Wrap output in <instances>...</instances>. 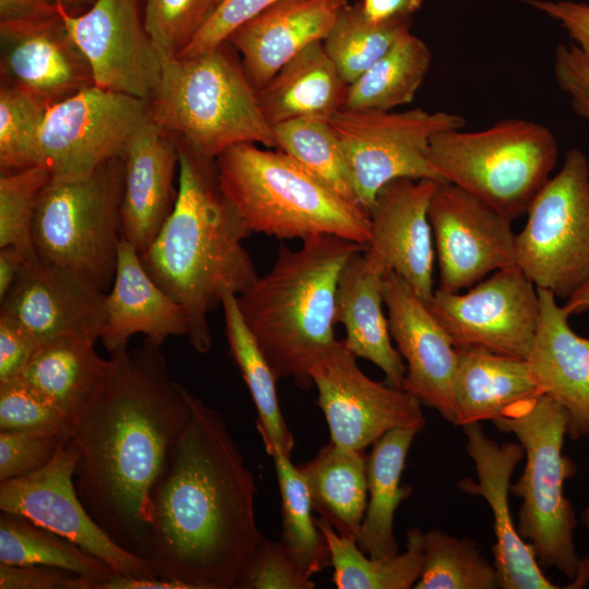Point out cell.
<instances>
[{
  "label": "cell",
  "mask_w": 589,
  "mask_h": 589,
  "mask_svg": "<svg viewBox=\"0 0 589 589\" xmlns=\"http://www.w3.org/2000/svg\"><path fill=\"white\" fill-rule=\"evenodd\" d=\"M428 306L456 348L479 346L528 359L540 301L537 287L517 265L493 272L464 293L435 289Z\"/></svg>",
  "instance_id": "obj_13"
},
{
  "label": "cell",
  "mask_w": 589,
  "mask_h": 589,
  "mask_svg": "<svg viewBox=\"0 0 589 589\" xmlns=\"http://www.w3.org/2000/svg\"><path fill=\"white\" fill-rule=\"evenodd\" d=\"M314 522L323 532L338 589H409L420 578L423 561V534L412 528L406 533V550L387 557H368L354 540L339 536L323 518Z\"/></svg>",
  "instance_id": "obj_34"
},
{
  "label": "cell",
  "mask_w": 589,
  "mask_h": 589,
  "mask_svg": "<svg viewBox=\"0 0 589 589\" xmlns=\"http://www.w3.org/2000/svg\"><path fill=\"white\" fill-rule=\"evenodd\" d=\"M109 370L110 358H101L94 341L63 335L43 341L20 377L55 405L73 426L105 385Z\"/></svg>",
  "instance_id": "obj_30"
},
{
  "label": "cell",
  "mask_w": 589,
  "mask_h": 589,
  "mask_svg": "<svg viewBox=\"0 0 589 589\" xmlns=\"http://www.w3.org/2000/svg\"><path fill=\"white\" fill-rule=\"evenodd\" d=\"M149 118L203 156L240 143L277 148L237 50L225 41L193 57L161 59Z\"/></svg>",
  "instance_id": "obj_6"
},
{
  "label": "cell",
  "mask_w": 589,
  "mask_h": 589,
  "mask_svg": "<svg viewBox=\"0 0 589 589\" xmlns=\"http://www.w3.org/2000/svg\"><path fill=\"white\" fill-rule=\"evenodd\" d=\"M161 346L145 339L110 357L107 381L75 419L74 485L105 532L143 557L153 488L191 414Z\"/></svg>",
  "instance_id": "obj_2"
},
{
  "label": "cell",
  "mask_w": 589,
  "mask_h": 589,
  "mask_svg": "<svg viewBox=\"0 0 589 589\" xmlns=\"http://www.w3.org/2000/svg\"><path fill=\"white\" fill-rule=\"evenodd\" d=\"M383 298L390 336L407 362L401 389L454 423L457 348L428 304L394 272L384 275Z\"/></svg>",
  "instance_id": "obj_20"
},
{
  "label": "cell",
  "mask_w": 589,
  "mask_h": 589,
  "mask_svg": "<svg viewBox=\"0 0 589 589\" xmlns=\"http://www.w3.org/2000/svg\"><path fill=\"white\" fill-rule=\"evenodd\" d=\"M135 334L161 346L170 336H188L189 321L182 306L149 276L135 247L121 238L99 339L113 354L127 349Z\"/></svg>",
  "instance_id": "obj_26"
},
{
  "label": "cell",
  "mask_w": 589,
  "mask_h": 589,
  "mask_svg": "<svg viewBox=\"0 0 589 589\" xmlns=\"http://www.w3.org/2000/svg\"><path fill=\"white\" fill-rule=\"evenodd\" d=\"M348 84L316 41L289 60L256 97L267 122L313 119L329 121L344 107Z\"/></svg>",
  "instance_id": "obj_28"
},
{
  "label": "cell",
  "mask_w": 589,
  "mask_h": 589,
  "mask_svg": "<svg viewBox=\"0 0 589 589\" xmlns=\"http://www.w3.org/2000/svg\"><path fill=\"white\" fill-rule=\"evenodd\" d=\"M356 358L344 340H336L310 369L330 441L363 452L393 429H423L425 419L419 399L370 378Z\"/></svg>",
  "instance_id": "obj_14"
},
{
  "label": "cell",
  "mask_w": 589,
  "mask_h": 589,
  "mask_svg": "<svg viewBox=\"0 0 589 589\" xmlns=\"http://www.w3.org/2000/svg\"><path fill=\"white\" fill-rule=\"evenodd\" d=\"M526 214L516 265L537 288L567 300L589 280V163L580 149L566 152Z\"/></svg>",
  "instance_id": "obj_10"
},
{
  "label": "cell",
  "mask_w": 589,
  "mask_h": 589,
  "mask_svg": "<svg viewBox=\"0 0 589 589\" xmlns=\"http://www.w3.org/2000/svg\"><path fill=\"white\" fill-rule=\"evenodd\" d=\"M93 582L62 568L0 563V589H92Z\"/></svg>",
  "instance_id": "obj_49"
},
{
  "label": "cell",
  "mask_w": 589,
  "mask_h": 589,
  "mask_svg": "<svg viewBox=\"0 0 589 589\" xmlns=\"http://www.w3.org/2000/svg\"><path fill=\"white\" fill-rule=\"evenodd\" d=\"M51 176L46 166L0 176V248L16 249L29 263L39 261L32 230L39 196Z\"/></svg>",
  "instance_id": "obj_42"
},
{
  "label": "cell",
  "mask_w": 589,
  "mask_h": 589,
  "mask_svg": "<svg viewBox=\"0 0 589 589\" xmlns=\"http://www.w3.org/2000/svg\"><path fill=\"white\" fill-rule=\"evenodd\" d=\"M366 248L332 235L281 245L271 269L237 296L243 320L277 380L300 388L310 369L336 342V292L347 261Z\"/></svg>",
  "instance_id": "obj_4"
},
{
  "label": "cell",
  "mask_w": 589,
  "mask_h": 589,
  "mask_svg": "<svg viewBox=\"0 0 589 589\" xmlns=\"http://www.w3.org/2000/svg\"><path fill=\"white\" fill-rule=\"evenodd\" d=\"M47 106L27 93L0 86V173L45 166L40 132Z\"/></svg>",
  "instance_id": "obj_41"
},
{
  "label": "cell",
  "mask_w": 589,
  "mask_h": 589,
  "mask_svg": "<svg viewBox=\"0 0 589 589\" xmlns=\"http://www.w3.org/2000/svg\"><path fill=\"white\" fill-rule=\"evenodd\" d=\"M176 136L179 185L171 214L142 253L153 280L184 310L195 351L212 346L208 314L224 291L240 294L259 277L243 240L252 232L223 192L216 161Z\"/></svg>",
  "instance_id": "obj_3"
},
{
  "label": "cell",
  "mask_w": 589,
  "mask_h": 589,
  "mask_svg": "<svg viewBox=\"0 0 589 589\" xmlns=\"http://www.w3.org/2000/svg\"><path fill=\"white\" fill-rule=\"evenodd\" d=\"M280 0H224L211 20L178 57H193L225 43L240 25Z\"/></svg>",
  "instance_id": "obj_47"
},
{
  "label": "cell",
  "mask_w": 589,
  "mask_h": 589,
  "mask_svg": "<svg viewBox=\"0 0 589 589\" xmlns=\"http://www.w3.org/2000/svg\"><path fill=\"white\" fill-rule=\"evenodd\" d=\"M347 0H280L227 38L255 91L309 45L323 41Z\"/></svg>",
  "instance_id": "obj_24"
},
{
  "label": "cell",
  "mask_w": 589,
  "mask_h": 589,
  "mask_svg": "<svg viewBox=\"0 0 589 589\" xmlns=\"http://www.w3.org/2000/svg\"><path fill=\"white\" fill-rule=\"evenodd\" d=\"M123 179L122 157L83 176H51L33 223L38 260L72 271L108 292L122 238Z\"/></svg>",
  "instance_id": "obj_9"
},
{
  "label": "cell",
  "mask_w": 589,
  "mask_h": 589,
  "mask_svg": "<svg viewBox=\"0 0 589 589\" xmlns=\"http://www.w3.org/2000/svg\"><path fill=\"white\" fill-rule=\"evenodd\" d=\"M122 160L121 237L142 254L160 231L177 200L176 136L148 118L129 141Z\"/></svg>",
  "instance_id": "obj_23"
},
{
  "label": "cell",
  "mask_w": 589,
  "mask_h": 589,
  "mask_svg": "<svg viewBox=\"0 0 589 589\" xmlns=\"http://www.w3.org/2000/svg\"><path fill=\"white\" fill-rule=\"evenodd\" d=\"M529 7L557 21L568 36L589 57V4L575 1L521 0Z\"/></svg>",
  "instance_id": "obj_51"
},
{
  "label": "cell",
  "mask_w": 589,
  "mask_h": 589,
  "mask_svg": "<svg viewBox=\"0 0 589 589\" xmlns=\"http://www.w3.org/2000/svg\"><path fill=\"white\" fill-rule=\"evenodd\" d=\"M95 0H0V22L25 19L63 8L72 14L87 10Z\"/></svg>",
  "instance_id": "obj_52"
},
{
  "label": "cell",
  "mask_w": 589,
  "mask_h": 589,
  "mask_svg": "<svg viewBox=\"0 0 589 589\" xmlns=\"http://www.w3.org/2000/svg\"><path fill=\"white\" fill-rule=\"evenodd\" d=\"M191 414L152 494L143 557L187 589H238L264 540L257 486L225 420L191 394Z\"/></svg>",
  "instance_id": "obj_1"
},
{
  "label": "cell",
  "mask_w": 589,
  "mask_h": 589,
  "mask_svg": "<svg viewBox=\"0 0 589 589\" xmlns=\"http://www.w3.org/2000/svg\"><path fill=\"white\" fill-rule=\"evenodd\" d=\"M1 84L47 107L94 86L89 63L59 10L0 22Z\"/></svg>",
  "instance_id": "obj_18"
},
{
  "label": "cell",
  "mask_w": 589,
  "mask_h": 589,
  "mask_svg": "<svg viewBox=\"0 0 589 589\" xmlns=\"http://www.w3.org/2000/svg\"><path fill=\"white\" fill-rule=\"evenodd\" d=\"M428 45L406 33L348 85L342 109L394 110L414 98L431 67Z\"/></svg>",
  "instance_id": "obj_35"
},
{
  "label": "cell",
  "mask_w": 589,
  "mask_h": 589,
  "mask_svg": "<svg viewBox=\"0 0 589 589\" xmlns=\"http://www.w3.org/2000/svg\"><path fill=\"white\" fill-rule=\"evenodd\" d=\"M40 344L20 322L0 313V383L20 377Z\"/></svg>",
  "instance_id": "obj_50"
},
{
  "label": "cell",
  "mask_w": 589,
  "mask_h": 589,
  "mask_svg": "<svg viewBox=\"0 0 589 589\" xmlns=\"http://www.w3.org/2000/svg\"><path fill=\"white\" fill-rule=\"evenodd\" d=\"M106 293L72 271L27 262L0 301V313L20 322L41 342L63 335L95 342L105 320Z\"/></svg>",
  "instance_id": "obj_22"
},
{
  "label": "cell",
  "mask_w": 589,
  "mask_h": 589,
  "mask_svg": "<svg viewBox=\"0 0 589 589\" xmlns=\"http://www.w3.org/2000/svg\"><path fill=\"white\" fill-rule=\"evenodd\" d=\"M421 430L406 426L388 431L373 444L366 458L370 496L357 544L370 557L398 553L394 516L399 504L412 492L411 486L400 485V478L413 438Z\"/></svg>",
  "instance_id": "obj_32"
},
{
  "label": "cell",
  "mask_w": 589,
  "mask_h": 589,
  "mask_svg": "<svg viewBox=\"0 0 589 589\" xmlns=\"http://www.w3.org/2000/svg\"><path fill=\"white\" fill-rule=\"evenodd\" d=\"M423 0H362L364 14L373 22H385L399 17H411Z\"/></svg>",
  "instance_id": "obj_53"
},
{
  "label": "cell",
  "mask_w": 589,
  "mask_h": 589,
  "mask_svg": "<svg viewBox=\"0 0 589 589\" xmlns=\"http://www.w3.org/2000/svg\"><path fill=\"white\" fill-rule=\"evenodd\" d=\"M384 275L362 251L354 253L338 279L335 322L345 327L347 348L380 368L386 384L401 388L406 365L392 345L388 320L383 312Z\"/></svg>",
  "instance_id": "obj_27"
},
{
  "label": "cell",
  "mask_w": 589,
  "mask_h": 589,
  "mask_svg": "<svg viewBox=\"0 0 589 589\" xmlns=\"http://www.w3.org/2000/svg\"><path fill=\"white\" fill-rule=\"evenodd\" d=\"M273 130L278 149L336 194L359 204L342 148L328 121L297 119L276 124Z\"/></svg>",
  "instance_id": "obj_40"
},
{
  "label": "cell",
  "mask_w": 589,
  "mask_h": 589,
  "mask_svg": "<svg viewBox=\"0 0 589 589\" xmlns=\"http://www.w3.org/2000/svg\"><path fill=\"white\" fill-rule=\"evenodd\" d=\"M0 431L63 433L69 419L21 377L0 383Z\"/></svg>",
  "instance_id": "obj_44"
},
{
  "label": "cell",
  "mask_w": 589,
  "mask_h": 589,
  "mask_svg": "<svg viewBox=\"0 0 589 589\" xmlns=\"http://www.w3.org/2000/svg\"><path fill=\"white\" fill-rule=\"evenodd\" d=\"M77 457V446L70 440L41 469L0 481L1 512L24 516L72 541L117 573L156 577L144 557L117 544L84 506L74 485Z\"/></svg>",
  "instance_id": "obj_15"
},
{
  "label": "cell",
  "mask_w": 589,
  "mask_h": 589,
  "mask_svg": "<svg viewBox=\"0 0 589 589\" xmlns=\"http://www.w3.org/2000/svg\"><path fill=\"white\" fill-rule=\"evenodd\" d=\"M429 158L444 181L514 220L527 213L551 178L558 144L546 125L508 118L480 131L438 132Z\"/></svg>",
  "instance_id": "obj_8"
},
{
  "label": "cell",
  "mask_w": 589,
  "mask_h": 589,
  "mask_svg": "<svg viewBox=\"0 0 589 589\" xmlns=\"http://www.w3.org/2000/svg\"><path fill=\"white\" fill-rule=\"evenodd\" d=\"M429 219L440 269L436 289L460 292L492 272L516 265L513 220L464 189L440 182Z\"/></svg>",
  "instance_id": "obj_16"
},
{
  "label": "cell",
  "mask_w": 589,
  "mask_h": 589,
  "mask_svg": "<svg viewBox=\"0 0 589 589\" xmlns=\"http://www.w3.org/2000/svg\"><path fill=\"white\" fill-rule=\"evenodd\" d=\"M581 522L589 530V506L581 513Z\"/></svg>",
  "instance_id": "obj_57"
},
{
  "label": "cell",
  "mask_w": 589,
  "mask_h": 589,
  "mask_svg": "<svg viewBox=\"0 0 589 589\" xmlns=\"http://www.w3.org/2000/svg\"><path fill=\"white\" fill-rule=\"evenodd\" d=\"M493 424L513 433L525 450L522 474L509 492L521 500L517 531L528 542L541 567L555 568L581 588L589 580V558H579L575 542V513L563 493L576 473L575 462L563 455L568 430L567 411L539 394L509 407Z\"/></svg>",
  "instance_id": "obj_7"
},
{
  "label": "cell",
  "mask_w": 589,
  "mask_h": 589,
  "mask_svg": "<svg viewBox=\"0 0 589 589\" xmlns=\"http://www.w3.org/2000/svg\"><path fill=\"white\" fill-rule=\"evenodd\" d=\"M224 0H145L144 24L161 59L178 57Z\"/></svg>",
  "instance_id": "obj_43"
},
{
  "label": "cell",
  "mask_w": 589,
  "mask_h": 589,
  "mask_svg": "<svg viewBox=\"0 0 589 589\" xmlns=\"http://www.w3.org/2000/svg\"><path fill=\"white\" fill-rule=\"evenodd\" d=\"M416 589H495L498 578L476 541L431 529L423 534V561Z\"/></svg>",
  "instance_id": "obj_39"
},
{
  "label": "cell",
  "mask_w": 589,
  "mask_h": 589,
  "mask_svg": "<svg viewBox=\"0 0 589 589\" xmlns=\"http://www.w3.org/2000/svg\"><path fill=\"white\" fill-rule=\"evenodd\" d=\"M553 72L557 86L568 95L573 110L589 119V57L575 44H558Z\"/></svg>",
  "instance_id": "obj_48"
},
{
  "label": "cell",
  "mask_w": 589,
  "mask_h": 589,
  "mask_svg": "<svg viewBox=\"0 0 589 589\" xmlns=\"http://www.w3.org/2000/svg\"><path fill=\"white\" fill-rule=\"evenodd\" d=\"M342 148L358 203L369 213L378 191L398 178L444 181L429 158L432 137L462 129L448 111L341 109L329 121Z\"/></svg>",
  "instance_id": "obj_11"
},
{
  "label": "cell",
  "mask_w": 589,
  "mask_h": 589,
  "mask_svg": "<svg viewBox=\"0 0 589 589\" xmlns=\"http://www.w3.org/2000/svg\"><path fill=\"white\" fill-rule=\"evenodd\" d=\"M569 315L580 314L589 309V280H587L564 304Z\"/></svg>",
  "instance_id": "obj_56"
},
{
  "label": "cell",
  "mask_w": 589,
  "mask_h": 589,
  "mask_svg": "<svg viewBox=\"0 0 589 589\" xmlns=\"http://www.w3.org/2000/svg\"><path fill=\"white\" fill-rule=\"evenodd\" d=\"M70 440L63 433L0 431V481L41 469Z\"/></svg>",
  "instance_id": "obj_45"
},
{
  "label": "cell",
  "mask_w": 589,
  "mask_h": 589,
  "mask_svg": "<svg viewBox=\"0 0 589 589\" xmlns=\"http://www.w3.org/2000/svg\"><path fill=\"white\" fill-rule=\"evenodd\" d=\"M215 161L223 192L252 233L301 240L332 235L368 247L369 213L283 151L240 143Z\"/></svg>",
  "instance_id": "obj_5"
},
{
  "label": "cell",
  "mask_w": 589,
  "mask_h": 589,
  "mask_svg": "<svg viewBox=\"0 0 589 589\" xmlns=\"http://www.w3.org/2000/svg\"><path fill=\"white\" fill-rule=\"evenodd\" d=\"M25 263L26 259L16 249L0 248V301L13 286Z\"/></svg>",
  "instance_id": "obj_55"
},
{
  "label": "cell",
  "mask_w": 589,
  "mask_h": 589,
  "mask_svg": "<svg viewBox=\"0 0 589 589\" xmlns=\"http://www.w3.org/2000/svg\"><path fill=\"white\" fill-rule=\"evenodd\" d=\"M457 352L455 425L493 421L513 405L541 394L526 359L479 346L457 348Z\"/></svg>",
  "instance_id": "obj_29"
},
{
  "label": "cell",
  "mask_w": 589,
  "mask_h": 589,
  "mask_svg": "<svg viewBox=\"0 0 589 589\" xmlns=\"http://www.w3.org/2000/svg\"><path fill=\"white\" fill-rule=\"evenodd\" d=\"M220 305L229 350L256 408V429L266 452L273 456L281 450L291 457L294 438L280 411L276 387L278 380L243 320L237 294L224 291Z\"/></svg>",
  "instance_id": "obj_33"
},
{
  "label": "cell",
  "mask_w": 589,
  "mask_h": 589,
  "mask_svg": "<svg viewBox=\"0 0 589 589\" xmlns=\"http://www.w3.org/2000/svg\"><path fill=\"white\" fill-rule=\"evenodd\" d=\"M0 563L67 569L94 580L92 589L117 573L72 541L7 512L0 516Z\"/></svg>",
  "instance_id": "obj_36"
},
{
  "label": "cell",
  "mask_w": 589,
  "mask_h": 589,
  "mask_svg": "<svg viewBox=\"0 0 589 589\" xmlns=\"http://www.w3.org/2000/svg\"><path fill=\"white\" fill-rule=\"evenodd\" d=\"M93 589H187L182 584L158 577L132 576L115 573L97 582Z\"/></svg>",
  "instance_id": "obj_54"
},
{
  "label": "cell",
  "mask_w": 589,
  "mask_h": 589,
  "mask_svg": "<svg viewBox=\"0 0 589 589\" xmlns=\"http://www.w3.org/2000/svg\"><path fill=\"white\" fill-rule=\"evenodd\" d=\"M273 458L281 498L280 543L298 567L312 578L330 565L328 544L314 522L310 494L299 468L281 450Z\"/></svg>",
  "instance_id": "obj_38"
},
{
  "label": "cell",
  "mask_w": 589,
  "mask_h": 589,
  "mask_svg": "<svg viewBox=\"0 0 589 589\" xmlns=\"http://www.w3.org/2000/svg\"><path fill=\"white\" fill-rule=\"evenodd\" d=\"M466 449L478 481L464 478L458 488L482 496L493 514L495 543L492 546L498 587L502 589H556L542 573L531 545L517 531L509 510L508 493L515 467L525 455L520 443L500 444L489 437L480 422L467 424Z\"/></svg>",
  "instance_id": "obj_21"
},
{
  "label": "cell",
  "mask_w": 589,
  "mask_h": 589,
  "mask_svg": "<svg viewBox=\"0 0 589 589\" xmlns=\"http://www.w3.org/2000/svg\"><path fill=\"white\" fill-rule=\"evenodd\" d=\"M537 289L540 318L527 360L540 393L567 411V436L578 440L589 434V338L572 329L551 291Z\"/></svg>",
  "instance_id": "obj_25"
},
{
  "label": "cell",
  "mask_w": 589,
  "mask_h": 589,
  "mask_svg": "<svg viewBox=\"0 0 589 589\" xmlns=\"http://www.w3.org/2000/svg\"><path fill=\"white\" fill-rule=\"evenodd\" d=\"M366 458L361 450L332 441L298 466L312 508L336 530L357 542L368 506Z\"/></svg>",
  "instance_id": "obj_31"
},
{
  "label": "cell",
  "mask_w": 589,
  "mask_h": 589,
  "mask_svg": "<svg viewBox=\"0 0 589 589\" xmlns=\"http://www.w3.org/2000/svg\"><path fill=\"white\" fill-rule=\"evenodd\" d=\"M438 180L398 178L385 184L369 209L365 257L384 274L399 275L429 304L434 294V243L429 206Z\"/></svg>",
  "instance_id": "obj_19"
},
{
  "label": "cell",
  "mask_w": 589,
  "mask_h": 589,
  "mask_svg": "<svg viewBox=\"0 0 589 589\" xmlns=\"http://www.w3.org/2000/svg\"><path fill=\"white\" fill-rule=\"evenodd\" d=\"M149 118V101L96 85L49 106L40 146L55 177L89 173L122 157L136 130Z\"/></svg>",
  "instance_id": "obj_12"
},
{
  "label": "cell",
  "mask_w": 589,
  "mask_h": 589,
  "mask_svg": "<svg viewBox=\"0 0 589 589\" xmlns=\"http://www.w3.org/2000/svg\"><path fill=\"white\" fill-rule=\"evenodd\" d=\"M411 17L373 22L361 2L346 4L338 13L323 46L349 85L376 62L406 33Z\"/></svg>",
  "instance_id": "obj_37"
},
{
  "label": "cell",
  "mask_w": 589,
  "mask_h": 589,
  "mask_svg": "<svg viewBox=\"0 0 589 589\" xmlns=\"http://www.w3.org/2000/svg\"><path fill=\"white\" fill-rule=\"evenodd\" d=\"M58 10L86 57L96 86L152 100L161 58L141 17L139 0H95L77 14Z\"/></svg>",
  "instance_id": "obj_17"
},
{
  "label": "cell",
  "mask_w": 589,
  "mask_h": 589,
  "mask_svg": "<svg viewBox=\"0 0 589 589\" xmlns=\"http://www.w3.org/2000/svg\"><path fill=\"white\" fill-rule=\"evenodd\" d=\"M306 576L288 555L280 541H262L250 561L238 589H313Z\"/></svg>",
  "instance_id": "obj_46"
}]
</instances>
